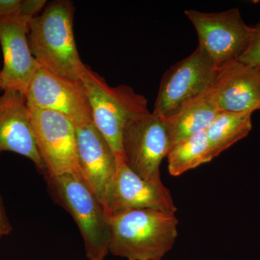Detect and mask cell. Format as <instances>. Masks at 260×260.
<instances>
[{
  "label": "cell",
  "mask_w": 260,
  "mask_h": 260,
  "mask_svg": "<svg viewBox=\"0 0 260 260\" xmlns=\"http://www.w3.org/2000/svg\"><path fill=\"white\" fill-rule=\"evenodd\" d=\"M13 152L30 159L38 170L45 174L30 121L25 95L5 90L0 95V153Z\"/></svg>",
  "instance_id": "5bb4252c"
},
{
  "label": "cell",
  "mask_w": 260,
  "mask_h": 260,
  "mask_svg": "<svg viewBox=\"0 0 260 260\" xmlns=\"http://www.w3.org/2000/svg\"><path fill=\"white\" fill-rule=\"evenodd\" d=\"M218 70L198 47L192 54L173 65L162 76L154 114L167 117L186 102L208 91Z\"/></svg>",
  "instance_id": "ba28073f"
},
{
  "label": "cell",
  "mask_w": 260,
  "mask_h": 260,
  "mask_svg": "<svg viewBox=\"0 0 260 260\" xmlns=\"http://www.w3.org/2000/svg\"><path fill=\"white\" fill-rule=\"evenodd\" d=\"M75 10L69 0L47 3L41 14L31 19L28 39L40 67L64 78L80 80L86 65L80 59L75 43Z\"/></svg>",
  "instance_id": "6da1fadb"
},
{
  "label": "cell",
  "mask_w": 260,
  "mask_h": 260,
  "mask_svg": "<svg viewBox=\"0 0 260 260\" xmlns=\"http://www.w3.org/2000/svg\"><path fill=\"white\" fill-rule=\"evenodd\" d=\"M45 0H22L21 14L25 16H37L47 6Z\"/></svg>",
  "instance_id": "d6986e66"
},
{
  "label": "cell",
  "mask_w": 260,
  "mask_h": 260,
  "mask_svg": "<svg viewBox=\"0 0 260 260\" xmlns=\"http://www.w3.org/2000/svg\"><path fill=\"white\" fill-rule=\"evenodd\" d=\"M151 209L176 213L170 191L164 186L145 180L116 155V172L107 206L109 216L132 210Z\"/></svg>",
  "instance_id": "7c38bea8"
},
{
  "label": "cell",
  "mask_w": 260,
  "mask_h": 260,
  "mask_svg": "<svg viewBox=\"0 0 260 260\" xmlns=\"http://www.w3.org/2000/svg\"><path fill=\"white\" fill-rule=\"evenodd\" d=\"M259 129H260V128H259Z\"/></svg>",
  "instance_id": "cb8c5ba5"
},
{
  "label": "cell",
  "mask_w": 260,
  "mask_h": 260,
  "mask_svg": "<svg viewBox=\"0 0 260 260\" xmlns=\"http://www.w3.org/2000/svg\"><path fill=\"white\" fill-rule=\"evenodd\" d=\"M80 80L88 95L93 124L116 155H122L121 138L124 126L135 116L148 112V101L129 85L110 86L87 65Z\"/></svg>",
  "instance_id": "277c9868"
},
{
  "label": "cell",
  "mask_w": 260,
  "mask_h": 260,
  "mask_svg": "<svg viewBox=\"0 0 260 260\" xmlns=\"http://www.w3.org/2000/svg\"><path fill=\"white\" fill-rule=\"evenodd\" d=\"M32 18L22 15L0 17L3 91L13 90L25 95L34 75L40 68L32 56L28 44Z\"/></svg>",
  "instance_id": "30bf717a"
},
{
  "label": "cell",
  "mask_w": 260,
  "mask_h": 260,
  "mask_svg": "<svg viewBox=\"0 0 260 260\" xmlns=\"http://www.w3.org/2000/svg\"><path fill=\"white\" fill-rule=\"evenodd\" d=\"M75 129L80 176L107 211L116 172V154L93 122Z\"/></svg>",
  "instance_id": "8fae6325"
},
{
  "label": "cell",
  "mask_w": 260,
  "mask_h": 260,
  "mask_svg": "<svg viewBox=\"0 0 260 260\" xmlns=\"http://www.w3.org/2000/svg\"><path fill=\"white\" fill-rule=\"evenodd\" d=\"M51 196L79 228L88 260H105L110 247L109 216L81 177H46Z\"/></svg>",
  "instance_id": "3957f363"
},
{
  "label": "cell",
  "mask_w": 260,
  "mask_h": 260,
  "mask_svg": "<svg viewBox=\"0 0 260 260\" xmlns=\"http://www.w3.org/2000/svg\"><path fill=\"white\" fill-rule=\"evenodd\" d=\"M22 0H0V17L21 14Z\"/></svg>",
  "instance_id": "ffe728a7"
},
{
  "label": "cell",
  "mask_w": 260,
  "mask_h": 260,
  "mask_svg": "<svg viewBox=\"0 0 260 260\" xmlns=\"http://www.w3.org/2000/svg\"><path fill=\"white\" fill-rule=\"evenodd\" d=\"M171 140L164 118L145 112L126 123L121 138L128 167L145 180L162 185L160 166L170 150Z\"/></svg>",
  "instance_id": "5b68a950"
},
{
  "label": "cell",
  "mask_w": 260,
  "mask_h": 260,
  "mask_svg": "<svg viewBox=\"0 0 260 260\" xmlns=\"http://www.w3.org/2000/svg\"><path fill=\"white\" fill-rule=\"evenodd\" d=\"M209 90L186 102L170 116L162 117L167 124L172 147L191 135L208 129L220 112Z\"/></svg>",
  "instance_id": "9a60e30c"
},
{
  "label": "cell",
  "mask_w": 260,
  "mask_h": 260,
  "mask_svg": "<svg viewBox=\"0 0 260 260\" xmlns=\"http://www.w3.org/2000/svg\"><path fill=\"white\" fill-rule=\"evenodd\" d=\"M176 213L132 210L109 216V253L127 260H161L178 237Z\"/></svg>",
  "instance_id": "7a4b0ae2"
},
{
  "label": "cell",
  "mask_w": 260,
  "mask_h": 260,
  "mask_svg": "<svg viewBox=\"0 0 260 260\" xmlns=\"http://www.w3.org/2000/svg\"><path fill=\"white\" fill-rule=\"evenodd\" d=\"M251 112H220L206 129L213 158L245 138L250 133Z\"/></svg>",
  "instance_id": "2e32d148"
},
{
  "label": "cell",
  "mask_w": 260,
  "mask_h": 260,
  "mask_svg": "<svg viewBox=\"0 0 260 260\" xmlns=\"http://www.w3.org/2000/svg\"><path fill=\"white\" fill-rule=\"evenodd\" d=\"M25 96L29 109L58 113L75 127L93 122L91 108L81 80L64 78L40 67Z\"/></svg>",
  "instance_id": "9c48e42d"
},
{
  "label": "cell",
  "mask_w": 260,
  "mask_h": 260,
  "mask_svg": "<svg viewBox=\"0 0 260 260\" xmlns=\"http://www.w3.org/2000/svg\"><path fill=\"white\" fill-rule=\"evenodd\" d=\"M167 158L169 172L173 177H178L191 169L211 161L214 158L206 130L191 135L173 145Z\"/></svg>",
  "instance_id": "e0dca14e"
},
{
  "label": "cell",
  "mask_w": 260,
  "mask_h": 260,
  "mask_svg": "<svg viewBox=\"0 0 260 260\" xmlns=\"http://www.w3.org/2000/svg\"><path fill=\"white\" fill-rule=\"evenodd\" d=\"M184 13L198 34V47L218 69L238 60L249 45L253 27L244 23L238 8L220 13L190 9Z\"/></svg>",
  "instance_id": "8992f818"
},
{
  "label": "cell",
  "mask_w": 260,
  "mask_h": 260,
  "mask_svg": "<svg viewBox=\"0 0 260 260\" xmlns=\"http://www.w3.org/2000/svg\"><path fill=\"white\" fill-rule=\"evenodd\" d=\"M11 231L12 226L5 213L4 206L0 196V239L5 236L8 235Z\"/></svg>",
  "instance_id": "44dd1931"
},
{
  "label": "cell",
  "mask_w": 260,
  "mask_h": 260,
  "mask_svg": "<svg viewBox=\"0 0 260 260\" xmlns=\"http://www.w3.org/2000/svg\"><path fill=\"white\" fill-rule=\"evenodd\" d=\"M259 109H260V108H259Z\"/></svg>",
  "instance_id": "603a6c76"
},
{
  "label": "cell",
  "mask_w": 260,
  "mask_h": 260,
  "mask_svg": "<svg viewBox=\"0 0 260 260\" xmlns=\"http://www.w3.org/2000/svg\"><path fill=\"white\" fill-rule=\"evenodd\" d=\"M3 82H2L1 70H0V91H3Z\"/></svg>",
  "instance_id": "7402d4cb"
},
{
  "label": "cell",
  "mask_w": 260,
  "mask_h": 260,
  "mask_svg": "<svg viewBox=\"0 0 260 260\" xmlns=\"http://www.w3.org/2000/svg\"><path fill=\"white\" fill-rule=\"evenodd\" d=\"M29 112L38 150L45 167V177L63 174L81 177L76 129L73 123L51 111L29 109Z\"/></svg>",
  "instance_id": "52a82bcc"
},
{
  "label": "cell",
  "mask_w": 260,
  "mask_h": 260,
  "mask_svg": "<svg viewBox=\"0 0 260 260\" xmlns=\"http://www.w3.org/2000/svg\"><path fill=\"white\" fill-rule=\"evenodd\" d=\"M239 60L253 68L260 69V23L253 26L250 42Z\"/></svg>",
  "instance_id": "ac0fdd59"
},
{
  "label": "cell",
  "mask_w": 260,
  "mask_h": 260,
  "mask_svg": "<svg viewBox=\"0 0 260 260\" xmlns=\"http://www.w3.org/2000/svg\"><path fill=\"white\" fill-rule=\"evenodd\" d=\"M209 91L220 112L253 113L260 108V69L231 61L218 70Z\"/></svg>",
  "instance_id": "4fadbf2b"
}]
</instances>
